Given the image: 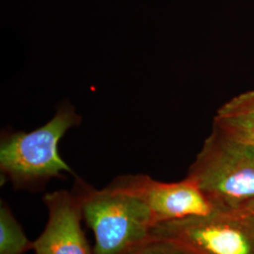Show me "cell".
<instances>
[{"mask_svg": "<svg viewBox=\"0 0 254 254\" xmlns=\"http://www.w3.org/2000/svg\"><path fill=\"white\" fill-rule=\"evenodd\" d=\"M214 127L235 139L254 146V122L215 117Z\"/></svg>", "mask_w": 254, "mask_h": 254, "instance_id": "cell-10", "label": "cell"}, {"mask_svg": "<svg viewBox=\"0 0 254 254\" xmlns=\"http://www.w3.org/2000/svg\"><path fill=\"white\" fill-rule=\"evenodd\" d=\"M48 218L33 242L35 254H92L82 229L81 211L73 191L47 193L43 199Z\"/></svg>", "mask_w": 254, "mask_h": 254, "instance_id": "cell-6", "label": "cell"}, {"mask_svg": "<svg viewBox=\"0 0 254 254\" xmlns=\"http://www.w3.org/2000/svg\"><path fill=\"white\" fill-rule=\"evenodd\" d=\"M110 184L141 200L151 211L155 226L205 216L216 209L198 184L189 176L182 181L165 183L144 174L124 175Z\"/></svg>", "mask_w": 254, "mask_h": 254, "instance_id": "cell-5", "label": "cell"}, {"mask_svg": "<svg viewBox=\"0 0 254 254\" xmlns=\"http://www.w3.org/2000/svg\"><path fill=\"white\" fill-rule=\"evenodd\" d=\"M216 117L254 122V91L238 94L231 99L218 109Z\"/></svg>", "mask_w": 254, "mask_h": 254, "instance_id": "cell-8", "label": "cell"}, {"mask_svg": "<svg viewBox=\"0 0 254 254\" xmlns=\"http://www.w3.org/2000/svg\"><path fill=\"white\" fill-rule=\"evenodd\" d=\"M125 254H196L189 248L170 239L150 236Z\"/></svg>", "mask_w": 254, "mask_h": 254, "instance_id": "cell-9", "label": "cell"}, {"mask_svg": "<svg viewBox=\"0 0 254 254\" xmlns=\"http://www.w3.org/2000/svg\"><path fill=\"white\" fill-rule=\"evenodd\" d=\"M81 117L73 106L65 102L54 117L31 132H5L0 142V172L4 183L15 190H40L50 180L73 174L59 152L66 132L79 126Z\"/></svg>", "mask_w": 254, "mask_h": 254, "instance_id": "cell-1", "label": "cell"}, {"mask_svg": "<svg viewBox=\"0 0 254 254\" xmlns=\"http://www.w3.org/2000/svg\"><path fill=\"white\" fill-rule=\"evenodd\" d=\"M188 176L215 208H239L254 200V146L214 127Z\"/></svg>", "mask_w": 254, "mask_h": 254, "instance_id": "cell-3", "label": "cell"}, {"mask_svg": "<svg viewBox=\"0 0 254 254\" xmlns=\"http://www.w3.org/2000/svg\"><path fill=\"white\" fill-rule=\"evenodd\" d=\"M238 209H241V210L246 211L248 213H251V214H254V200L247 203L245 205H243V206H241V207H239Z\"/></svg>", "mask_w": 254, "mask_h": 254, "instance_id": "cell-11", "label": "cell"}, {"mask_svg": "<svg viewBox=\"0 0 254 254\" xmlns=\"http://www.w3.org/2000/svg\"><path fill=\"white\" fill-rule=\"evenodd\" d=\"M22 226L5 200L0 203V254H25L32 250Z\"/></svg>", "mask_w": 254, "mask_h": 254, "instance_id": "cell-7", "label": "cell"}, {"mask_svg": "<svg viewBox=\"0 0 254 254\" xmlns=\"http://www.w3.org/2000/svg\"><path fill=\"white\" fill-rule=\"evenodd\" d=\"M151 236L178 242L196 254H254V214L215 209L205 216L160 223Z\"/></svg>", "mask_w": 254, "mask_h": 254, "instance_id": "cell-4", "label": "cell"}, {"mask_svg": "<svg viewBox=\"0 0 254 254\" xmlns=\"http://www.w3.org/2000/svg\"><path fill=\"white\" fill-rule=\"evenodd\" d=\"M73 194L82 219L94 236L92 254H125L151 236V211L135 196L111 184L96 190L76 179Z\"/></svg>", "mask_w": 254, "mask_h": 254, "instance_id": "cell-2", "label": "cell"}]
</instances>
